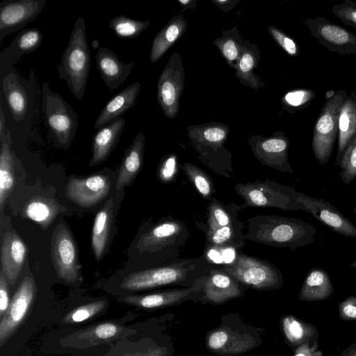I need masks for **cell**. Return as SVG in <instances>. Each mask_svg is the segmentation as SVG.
Listing matches in <instances>:
<instances>
[{"label":"cell","mask_w":356,"mask_h":356,"mask_svg":"<svg viewBox=\"0 0 356 356\" xmlns=\"http://www.w3.org/2000/svg\"><path fill=\"white\" fill-rule=\"evenodd\" d=\"M214 42L227 63L236 68L243 49L238 40L227 34L218 38Z\"/></svg>","instance_id":"cell-43"},{"label":"cell","mask_w":356,"mask_h":356,"mask_svg":"<svg viewBox=\"0 0 356 356\" xmlns=\"http://www.w3.org/2000/svg\"><path fill=\"white\" fill-rule=\"evenodd\" d=\"M187 23L182 15L175 16L155 36L150 51L149 60L158 61L168 49L183 35Z\"/></svg>","instance_id":"cell-30"},{"label":"cell","mask_w":356,"mask_h":356,"mask_svg":"<svg viewBox=\"0 0 356 356\" xmlns=\"http://www.w3.org/2000/svg\"><path fill=\"white\" fill-rule=\"evenodd\" d=\"M305 23L312 35L328 51L341 56L356 54V34L350 31L322 16L308 18Z\"/></svg>","instance_id":"cell-14"},{"label":"cell","mask_w":356,"mask_h":356,"mask_svg":"<svg viewBox=\"0 0 356 356\" xmlns=\"http://www.w3.org/2000/svg\"><path fill=\"white\" fill-rule=\"evenodd\" d=\"M316 228L293 218L259 215L247 220L245 239L262 245L291 250L315 241Z\"/></svg>","instance_id":"cell-2"},{"label":"cell","mask_w":356,"mask_h":356,"mask_svg":"<svg viewBox=\"0 0 356 356\" xmlns=\"http://www.w3.org/2000/svg\"><path fill=\"white\" fill-rule=\"evenodd\" d=\"M347 96L343 89L326 92L325 104L316 120L312 147L316 161L325 165L328 162L337 139L341 105Z\"/></svg>","instance_id":"cell-8"},{"label":"cell","mask_w":356,"mask_h":356,"mask_svg":"<svg viewBox=\"0 0 356 356\" xmlns=\"http://www.w3.org/2000/svg\"><path fill=\"white\" fill-rule=\"evenodd\" d=\"M266 330L247 323L236 313H227L220 324L207 332V350L218 356H238L252 351L264 341Z\"/></svg>","instance_id":"cell-3"},{"label":"cell","mask_w":356,"mask_h":356,"mask_svg":"<svg viewBox=\"0 0 356 356\" xmlns=\"http://www.w3.org/2000/svg\"><path fill=\"white\" fill-rule=\"evenodd\" d=\"M207 276L200 279L194 286L161 290L140 295H131L121 300L127 305L143 309H156L177 305L188 301L200 302L202 288Z\"/></svg>","instance_id":"cell-12"},{"label":"cell","mask_w":356,"mask_h":356,"mask_svg":"<svg viewBox=\"0 0 356 356\" xmlns=\"http://www.w3.org/2000/svg\"><path fill=\"white\" fill-rule=\"evenodd\" d=\"M2 88L13 120L19 122L24 118L27 111L28 99L26 90L13 73L4 76L2 80Z\"/></svg>","instance_id":"cell-33"},{"label":"cell","mask_w":356,"mask_h":356,"mask_svg":"<svg viewBox=\"0 0 356 356\" xmlns=\"http://www.w3.org/2000/svg\"><path fill=\"white\" fill-rule=\"evenodd\" d=\"M181 168L201 196L206 200H211L216 192L211 177L193 163H184L181 165Z\"/></svg>","instance_id":"cell-37"},{"label":"cell","mask_w":356,"mask_h":356,"mask_svg":"<svg viewBox=\"0 0 356 356\" xmlns=\"http://www.w3.org/2000/svg\"><path fill=\"white\" fill-rule=\"evenodd\" d=\"M149 23V20L140 21L121 15L113 17L108 26L119 38H134L143 32Z\"/></svg>","instance_id":"cell-38"},{"label":"cell","mask_w":356,"mask_h":356,"mask_svg":"<svg viewBox=\"0 0 356 356\" xmlns=\"http://www.w3.org/2000/svg\"><path fill=\"white\" fill-rule=\"evenodd\" d=\"M250 144L254 155L262 165L283 173H293L288 158L289 141L282 133L265 140H252Z\"/></svg>","instance_id":"cell-20"},{"label":"cell","mask_w":356,"mask_h":356,"mask_svg":"<svg viewBox=\"0 0 356 356\" xmlns=\"http://www.w3.org/2000/svg\"><path fill=\"white\" fill-rule=\"evenodd\" d=\"M35 292L34 279L31 276H26L15 292L8 310L0 318L1 347L22 323L33 302Z\"/></svg>","instance_id":"cell-15"},{"label":"cell","mask_w":356,"mask_h":356,"mask_svg":"<svg viewBox=\"0 0 356 356\" xmlns=\"http://www.w3.org/2000/svg\"><path fill=\"white\" fill-rule=\"evenodd\" d=\"M255 65L256 58L253 52L243 46L241 56L236 67V75L242 83L257 90L259 87L264 86V83L253 74Z\"/></svg>","instance_id":"cell-39"},{"label":"cell","mask_w":356,"mask_h":356,"mask_svg":"<svg viewBox=\"0 0 356 356\" xmlns=\"http://www.w3.org/2000/svg\"><path fill=\"white\" fill-rule=\"evenodd\" d=\"M8 129L6 127V119L2 107L0 108V136L5 134Z\"/></svg>","instance_id":"cell-54"},{"label":"cell","mask_w":356,"mask_h":356,"mask_svg":"<svg viewBox=\"0 0 356 356\" xmlns=\"http://www.w3.org/2000/svg\"><path fill=\"white\" fill-rule=\"evenodd\" d=\"M234 190L244 200L241 204L243 209L253 207L283 211L305 210V207L297 200L300 192L268 178L264 181L238 183Z\"/></svg>","instance_id":"cell-7"},{"label":"cell","mask_w":356,"mask_h":356,"mask_svg":"<svg viewBox=\"0 0 356 356\" xmlns=\"http://www.w3.org/2000/svg\"><path fill=\"white\" fill-rule=\"evenodd\" d=\"M227 131L220 126H211L202 131L197 138H195L196 143L219 149L226 140Z\"/></svg>","instance_id":"cell-45"},{"label":"cell","mask_w":356,"mask_h":356,"mask_svg":"<svg viewBox=\"0 0 356 356\" xmlns=\"http://www.w3.org/2000/svg\"><path fill=\"white\" fill-rule=\"evenodd\" d=\"M240 249L231 246H213L206 243L204 253L202 254L209 264L214 268H220L230 266L236 261Z\"/></svg>","instance_id":"cell-40"},{"label":"cell","mask_w":356,"mask_h":356,"mask_svg":"<svg viewBox=\"0 0 356 356\" xmlns=\"http://www.w3.org/2000/svg\"><path fill=\"white\" fill-rule=\"evenodd\" d=\"M293 350V356H323L319 349L318 340L309 341L296 347Z\"/></svg>","instance_id":"cell-51"},{"label":"cell","mask_w":356,"mask_h":356,"mask_svg":"<svg viewBox=\"0 0 356 356\" xmlns=\"http://www.w3.org/2000/svg\"><path fill=\"white\" fill-rule=\"evenodd\" d=\"M140 91V83L135 82L113 96L97 118L94 127L100 129L122 115L135 105Z\"/></svg>","instance_id":"cell-24"},{"label":"cell","mask_w":356,"mask_h":356,"mask_svg":"<svg viewBox=\"0 0 356 356\" xmlns=\"http://www.w3.org/2000/svg\"><path fill=\"white\" fill-rule=\"evenodd\" d=\"M248 289L226 271L211 268L204 281L200 302L220 305L243 296Z\"/></svg>","instance_id":"cell-17"},{"label":"cell","mask_w":356,"mask_h":356,"mask_svg":"<svg viewBox=\"0 0 356 356\" xmlns=\"http://www.w3.org/2000/svg\"><path fill=\"white\" fill-rule=\"evenodd\" d=\"M42 111L52 138L67 148L78 129V114L59 93L51 91L47 83L42 84Z\"/></svg>","instance_id":"cell-9"},{"label":"cell","mask_w":356,"mask_h":356,"mask_svg":"<svg viewBox=\"0 0 356 356\" xmlns=\"http://www.w3.org/2000/svg\"><path fill=\"white\" fill-rule=\"evenodd\" d=\"M280 324L284 341L291 350L307 341L318 340L316 327L294 315L282 316Z\"/></svg>","instance_id":"cell-28"},{"label":"cell","mask_w":356,"mask_h":356,"mask_svg":"<svg viewBox=\"0 0 356 356\" xmlns=\"http://www.w3.org/2000/svg\"><path fill=\"white\" fill-rule=\"evenodd\" d=\"M211 269L203 254L196 258H179L163 266L133 272L122 280L120 286L134 292L165 286L190 287L208 276Z\"/></svg>","instance_id":"cell-1"},{"label":"cell","mask_w":356,"mask_h":356,"mask_svg":"<svg viewBox=\"0 0 356 356\" xmlns=\"http://www.w3.org/2000/svg\"><path fill=\"white\" fill-rule=\"evenodd\" d=\"M90 67V53L87 41L85 21L76 19L67 45L57 70L60 79L66 81L72 95L81 100L85 93Z\"/></svg>","instance_id":"cell-5"},{"label":"cell","mask_w":356,"mask_h":356,"mask_svg":"<svg viewBox=\"0 0 356 356\" xmlns=\"http://www.w3.org/2000/svg\"><path fill=\"white\" fill-rule=\"evenodd\" d=\"M354 214L356 216V206L353 209Z\"/></svg>","instance_id":"cell-56"},{"label":"cell","mask_w":356,"mask_h":356,"mask_svg":"<svg viewBox=\"0 0 356 356\" xmlns=\"http://www.w3.org/2000/svg\"><path fill=\"white\" fill-rule=\"evenodd\" d=\"M16 44L22 54L35 51L41 44L42 35L37 28L26 29L15 38Z\"/></svg>","instance_id":"cell-46"},{"label":"cell","mask_w":356,"mask_h":356,"mask_svg":"<svg viewBox=\"0 0 356 356\" xmlns=\"http://www.w3.org/2000/svg\"><path fill=\"white\" fill-rule=\"evenodd\" d=\"M10 131L6 133L1 138L0 154V208L3 206L10 194L15 182L14 157L10 149Z\"/></svg>","instance_id":"cell-32"},{"label":"cell","mask_w":356,"mask_h":356,"mask_svg":"<svg viewBox=\"0 0 356 356\" xmlns=\"http://www.w3.org/2000/svg\"><path fill=\"white\" fill-rule=\"evenodd\" d=\"M239 282L257 291H275L284 284L282 272L266 260L240 252L230 266L220 268Z\"/></svg>","instance_id":"cell-10"},{"label":"cell","mask_w":356,"mask_h":356,"mask_svg":"<svg viewBox=\"0 0 356 356\" xmlns=\"http://www.w3.org/2000/svg\"><path fill=\"white\" fill-rule=\"evenodd\" d=\"M26 254V247L20 237L6 232L1 247V264L8 282L14 284L21 272Z\"/></svg>","instance_id":"cell-23"},{"label":"cell","mask_w":356,"mask_h":356,"mask_svg":"<svg viewBox=\"0 0 356 356\" xmlns=\"http://www.w3.org/2000/svg\"><path fill=\"white\" fill-rule=\"evenodd\" d=\"M51 260L58 276L66 282H75L80 278L81 266L74 241L63 224L52 234Z\"/></svg>","instance_id":"cell-13"},{"label":"cell","mask_w":356,"mask_h":356,"mask_svg":"<svg viewBox=\"0 0 356 356\" xmlns=\"http://www.w3.org/2000/svg\"><path fill=\"white\" fill-rule=\"evenodd\" d=\"M242 209L241 204L236 203L225 204L216 198L212 197L207 208V222H196V227L200 229L212 230L232 225L238 220V213Z\"/></svg>","instance_id":"cell-31"},{"label":"cell","mask_w":356,"mask_h":356,"mask_svg":"<svg viewBox=\"0 0 356 356\" xmlns=\"http://www.w3.org/2000/svg\"><path fill=\"white\" fill-rule=\"evenodd\" d=\"M332 13L343 24L356 29V2L345 0L341 3L333 5Z\"/></svg>","instance_id":"cell-48"},{"label":"cell","mask_w":356,"mask_h":356,"mask_svg":"<svg viewBox=\"0 0 356 356\" xmlns=\"http://www.w3.org/2000/svg\"><path fill=\"white\" fill-rule=\"evenodd\" d=\"M113 200L109 199L95 218L91 243L97 261L101 259L107 245L113 216Z\"/></svg>","instance_id":"cell-34"},{"label":"cell","mask_w":356,"mask_h":356,"mask_svg":"<svg viewBox=\"0 0 356 356\" xmlns=\"http://www.w3.org/2000/svg\"><path fill=\"white\" fill-rule=\"evenodd\" d=\"M137 331L136 329L126 327L120 323L106 321L77 331L70 337H72L75 346L87 348L122 339Z\"/></svg>","instance_id":"cell-21"},{"label":"cell","mask_w":356,"mask_h":356,"mask_svg":"<svg viewBox=\"0 0 356 356\" xmlns=\"http://www.w3.org/2000/svg\"><path fill=\"white\" fill-rule=\"evenodd\" d=\"M268 31L275 41L290 56L296 57L300 53L296 41L276 27L269 26Z\"/></svg>","instance_id":"cell-49"},{"label":"cell","mask_w":356,"mask_h":356,"mask_svg":"<svg viewBox=\"0 0 356 356\" xmlns=\"http://www.w3.org/2000/svg\"><path fill=\"white\" fill-rule=\"evenodd\" d=\"M111 188L109 179L102 175L83 179L70 178L66 186V196L81 207H92L102 201Z\"/></svg>","instance_id":"cell-19"},{"label":"cell","mask_w":356,"mask_h":356,"mask_svg":"<svg viewBox=\"0 0 356 356\" xmlns=\"http://www.w3.org/2000/svg\"><path fill=\"white\" fill-rule=\"evenodd\" d=\"M184 85V71L177 52L172 54L157 83V100L164 114L174 118L179 112V99Z\"/></svg>","instance_id":"cell-11"},{"label":"cell","mask_w":356,"mask_h":356,"mask_svg":"<svg viewBox=\"0 0 356 356\" xmlns=\"http://www.w3.org/2000/svg\"><path fill=\"white\" fill-rule=\"evenodd\" d=\"M297 200L305 207V211L334 232L345 237L356 238V226L329 202L302 193H300Z\"/></svg>","instance_id":"cell-18"},{"label":"cell","mask_w":356,"mask_h":356,"mask_svg":"<svg viewBox=\"0 0 356 356\" xmlns=\"http://www.w3.org/2000/svg\"><path fill=\"white\" fill-rule=\"evenodd\" d=\"M339 317L344 321H356V296L350 295L339 302Z\"/></svg>","instance_id":"cell-50"},{"label":"cell","mask_w":356,"mask_h":356,"mask_svg":"<svg viewBox=\"0 0 356 356\" xmlns=\"http://www.w3.org/2000/svg\"><path fill=\"white\" fill-rule=\"evenodd\" d=\"M25 213L28 218L46 228L57 216L58 208L54 200L40 197L29 202Z\"/></svg>","instance_id":"cell-36"},{"label":"cell","mask_w":356,"mask_h":356,"mask_svg":"<svg viewBox=\"0 0 356 356\" xmlns=\"http://www.w3.org/2000/svg\"><path fill=\"white\" fill-rule=\"evenodd\" d=\"M178 174V159L176 154H170L161 160L158 168V178L164 184L175 181Z\"/></svg>","instance_id":"cell-47"},{"label":"cell","mask_w":356,"mask_h":356,"mask_svg":"<svg viewBox=\"0 0 356 356\" xmlns=\"http://www.w3.org/2000/svg\"><path fill=\"white\" fill-rule=\"evenodd\" d=\"M189 237L190 231L185 222L168 216L143 232L135 247L139 254L152 258L154 268L179 259Z\"/></svg>","instance_id":"cell-4"},{"label":"cell","mask_w":356,"mask_h":356,"mask_svg":"<svg viewBox=\"0 0 356 356\" xmlns=\"http://www.w3.org/2000/svg\"><path fill=\"white\" fill-rule=\"evenodd\" d=\"M341 356H356V342L350 343L341 353Z\"/></svg>","instance_id":"cell-53"},{"label":"cell","mask_w":356,"mask_h":356,"mask_svg":"<svg viewBox=\"0 0 356 356\" xmlns=\"http://www.w3.org/2000/svg\"><path fill=\"white\" fill-rule=\"evenodd\" d=\"M46 5L45 0L3 1L0 3V39L33 21Z\"/></svg>","instance_id":"cell-16"},{"label":"cell","mask_w":356,"mask_h":356,"mask_svg":"<svg viewBox=\"0 0 356 356\" xmlns=\"http://www.w3.org/2000/svg\"><path fill=\"white\" fill-rule=\"evenodd\" d=\"M145 142L144 134L140 131L136 135L134 142L126 151L120 168L116 184L117 190L129 185L141 168Z\"/></svg>","instance_id":"cell-29"},{"label":"cell","mask_w":356,"mask_h":356,"mask_svg":"<svg viewBox=\"0 0 356 356\" xmlns=\"http://www.w3.org/2000/svg\"><path fill=\"white\" fill-rule=\"evenodd\" d=\"M120 117L100 129L92 138L90 165L104 161L116 146L125 125Z\"/></svg>","instance_id":"cell-25"},{"label":"cell","mask_w":356,"mask_h":356,"mask_svg":"<svg viewBox=\"0 0 356 356\" xmlns=\"http://www.w3.org/2000/svg\"><path fill=\"white\" fill-rule=\"evenodd\" d=\"M356 135V91L346 97L339 115L338 144L335 165H339L343 152Z\"/></svg>","instance_id":"cell-26"},{"label":"cell","mask_w":356,"mask_h":356,"mask_svg":"<svg viewBox=\"0 0 356 356\" xmlns=\"http://www.w3.org/2000/svg\"><path fill=\"white\" fill-rule=\"evenodd\" d=\"M339 165L340 178L345 184H350L356 178V135L346 146Z\"/></svg>","instance_id":"cell-42"},{"label":"cell","mask_w":356,"mask_h":356,"mask_svg":"<svg viewBox=\"0 0 356 356\" xmlns=\"http://www.w3.org/2000/svg\"><path fill=\"white\" fill-rule=\"evenodd\" d=\"M10 303L7 282L3 277V271H1L0 275V318L6 312Z\"/></svg>","instance_id":"cell-52"},{"label":"cell","mask_w":356,"mask_h":356,"mask_svg":"<svg viewBox=\"0 0 356 356\" xmlns=\"http://www.w3.org/2000/svg\"><path fill=\"white\" fill-rule=\"evenodd\" d=\"M170 316L168 314L151 323L139 334L136 333L135 340L124 338L116 341L102 356H175L174 341L165 325Z\"/></svg>","instance_id":"cell-6"},{"label":"cell","mask_w":356,"mask_h":356,"mask_svg":"<svg viewBox=\"0 0 356 356\" xmlns=\"http://www.w3.org/2000/svg\"><path fill=\"white\" fill-rule=\"evenodd\" d=\"M334 293L329 274L323 268L313 267L302 284L298 299L305 302L324 300Z\"/></svg>","instance_id":"cell-27"},{"label":"cell","mask_w":356,"mask_h":356,"mask_svg":"<svg viewBox=\"0 0 356 356\" xmlns=\"http://www.w3.org/2000/svg\"><path fill=\"white\" fill-rule=\"evenodd\" d=\"M315 97L316 93L312 90L295 89L284 95L283 102L290 111L300 110L307 107Z\"/></svg>","instance_id":"cell-44"},{"label":"cell","mask_w":356,"mask_h":356,"mask_svg":"<svg viewBox=\"0 0 356 356\" xmlns=\"http://www.w3.org/2000/svg\"><path fill=\"white\" fill-rule=\"evenodd\" d=\"M135 64V61L124 63L112 50L106 47L99 49L96 54L97 67L111 92L127 79Z\"/></svg>","instance_id":"cell-22"},{"label":"cell","mask_w":356,"mask_h":356,"mask_svg":"<svg viewBox=\"0 0 356 356\" xmlns=\"http://www.w3.org/2000/svg\"><path fill=\"white\" fill-rule=\"evenodd\" d=\"M243 226V222L238 220L232 225L216 229L200 230L205 235L207 244L213 246H231L241 249L245 245Z\"/></svg>","instance_id":"cell-35"},{"label":"cell","mask_w":356,"mask_h":356,"mask_svg":"<svg viewBox=\"0 0 356 356\" xmlns=\"http://www.w3.org/2000/svg\"><path fill=\"white\" fill-rule=\"evenodd\" d=\"M350 266L353 267V268H356V260H355L354 261H353L351 263Z\"/></svg>","instance_id":"cell-55"},{"label":"cell","mask_w":356,"mask_h":356,"mask_svg":"<svg viewBox=\"0 0 356 356\" xmlns=\"http://www.w3.org/2000/svg\"><path fill=\"white\" fill-rule=\"evenodd\" d=\"M107 306L108 301L106 300H99L82 305L70 312L63 318V321L71 324L84 322L104 311Z\"/></svg>","instance_id":"cell-41"}]
</instances>
